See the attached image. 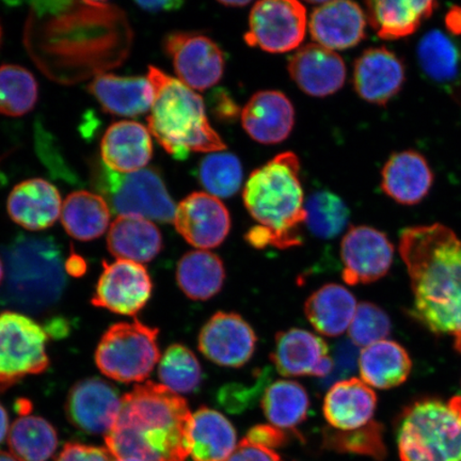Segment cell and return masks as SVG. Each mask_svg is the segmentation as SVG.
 I'll return each mask as SVG.
<instances>
[{
	"instance_id": "35",
	"label": "cell",
	"mask_w": 461,
	"mask_h": 461,
	"mask_svg": "<svg viewBox=\"0 0 461 461\" xmlns=\"http://www.w3.org/2000/svg\"><path fill=\"white\" fill-rule=\"evenodd\" d=\"M265 417L281 429H294L308 417L310 400L301 384L278 380L265 391L261 402Z\"/></svg>"
},
{
	"instance_id": "52",
	"label": "cell",
	"mask_w": 461,
	"mask_h": 461,
	"mask_svg": "<svg viewBox=\"0 0 461 461\" xmlns=\"http://www.w3.org/2000/svg\"><path fill=\"white\" fill-rule=\"evenodd\" d=\"M221 5H226V7H245V5H249V2H221Z\"/></svg>"
},
{
	"instance_id": "7",
	"label": "cell",
	"mask_w": 461,
	"mask_h": 461,
	"mask_svg": "<svg viewBox=\"0 0 461 461\" xmlns=\"http://www.w3.org/2000/svg\"><path fill=\"white\" fill-rule=\"evenodd\" d=\"M95 185L119 216H138L149 221H175L176 206L158 171L118 173L102 166Z\"/></svg>"
},
{
	"instance_id": "37",
	"label": "cell",
	"mask_w": 461,
	"mask_h": 461,
	"mask_svg": "<svg viewBox=\"0 0 461 461\" xmlns=\"http://www.w3.org/2000/svg\"><path fill=\"white\" fill-rule=\"evenodd\" d=\"M38 96L37 80L26 68L14 65L0 67V113L21 117L32 111Z\"/></svg>"
},
{
	"instance_id": "9",
	"label": "cell",
	"mask_w": 461,
	"mask_h": 461,
	"mask_svg": "<svg viewBox=\"0 0 461 461\" xmlns=\"http://www.w3.org/2000/svg\"><path fill=\"white\" fill-rule=\"evenodd\" d=\"M46 332L31 317L13 311L0 314V393L46 371Z\"/></svg>"
},
{
	"instance_id": "23",
	"label": "cell",
	"mask_w": 461,
	"mask_h": 461,
	"mask_svg": "<svg viewBox=\"0 0 461 461\" xmlns=\"http://www.w3.org/2000/svg\"><path fill=\"white\" fill-rule=\"evenodd\" d=\"M62 205L58 189L43 178L20 183L10 193L7 202L10 218L29 230L53 226L61 215Z\"/></svg>"
},
{
	"instance_id": "29",
	"label": "cell",
	"mask_w": 461,
	"mask_h": 461,
	"mask_svg": "<svg viewBox=\"0 0 461 461\" xmlns=\"http://www.w3.org/2000/svg\"><path fill=\"white\" fill-rule=\"evenodd\" d=\"M357 311L356 298L339 285L321 286L304 303V313L314 330L326 337H339L348 330Z\"/></svg>"
},
{
	"instance_id": "21",
	"label": "cell",
	"mask_w": 461,
	"mask_h": 461,
	"mask_svg": "<svg viewBox=\"0 0 461 461\" xmlns=\"http://www.w3.org/2000/svg\"><path fill=\"white\" fill-rule=\"evenodd\" d=\"M241 123L253 140L262 144L285 141L295 123L293 104L282 92L259 91L241 112Z\"/></svg>"
},
{
	"instance_id": "43",
	"label": "cell",
	"mask_w": 461,
	"mask_h": 461,
	"mask_svg": "<svg viewBox=\"0 0 461 461\" xmlns=\"http://www.w3.org/2000/svg\"><path fill=\"white\" fill-rule=\"evenodd\" d=\"M264 380H267V375L265 376L261 375V377L252 387H247L243 384L224 385L218 393L219 402L230 412L240 413L244 411L251 406L252 402L257 401Z\"/></svg>"
},
{
	"instance_id": "3",
	"label": "cell",
	"mask_w": 461,
	"mask_h": 461,
	"mask_svg": "<svg viewBox=\"0 0 461 461\" xmlns=\"http://www.w3.org/2000/svg\"><path fill=\"white\" fill-rule=\"evenodd\" d=\"M148 79L154 89L149 131L167 153L184 160L190 153L227 149L210 124L203 99L194 90L155 67L149 68Z\"/></svg>"
},
{
	"instance_id": "50",
	"label": "cell",
	"mask_w": 461,
	"mask_h": 461,
	"mask_svg": "<svg viewBox=\"0 0 461 461\" xmlns=\"http://www.w3.org/2000/svg\"><path fill=\"white\" fill-rule=\"evenodd\" d=\"M86 270L85 259L72 253L66 263V272L74 276H83Z\"/></svg>"
},
{
	"instance_id": "41",
	"label": "cell",
	"mask_w": 461,
	"mask_h": 461,
	"mask_svg": "<svg viewBox=\"0 0 461 461\" xmlns=\"http://www.w3.org/2000/svg\"><path fill=\"white\" fill-rule=\"evenodd\" d=\"M244 172L240 160L224 151L206 155L199 167V180L207 194L216 198L232 197L241 187Z\"/></svg>"
},
{
	"instance_id": "24",
	"label": "cell",
	"mask_w": 461,
	"mask_h": 461,
	"mask_svg": "<svg viewBox=\"0 0 461 461\" xmlns=\"http://www.w3.org/2000/svg\"><path fill=\"white\" fill-rule=\"evenodd\" d=\"M377 408V395L358 378H348L331 385L322 411L327 422L338 430H354L371 422Z\"/></svg>"
},
{
	"instance_id": "17",
	"label": "cell",
	"mask_w": 461,
	"mask_h": 461,
	"mask_svg": "<svg viewBox=\"0 0 461 461\" xmlns=\"http://www.w3.org/2000/svg\"><path fill=\"white\" fill-rule=\"evenodd\" d=\"M120 409L117 390L100 378H86L75 384L66 405L68 418L75 428L103 436L113 429Z\"/></svg>"
},
{
	"instance_id": "32",
	"label": "cell",
	"mask_w": 461,
	"mask_h": 461,
	"mask_svg": "<svg viewBox=\"0 0 461 461\" xmlns=\"http://www.w3.org/2000/svg\"><path fill=\"white\" fill-rule=\"evenodd\" d=\"M236 430L221 412L207 407L193 414L190 456L194 461H224L233 453Z\"/></svg>"
},
{
	"instance_id": "56",
	"label": "cell",
	"mask_w": 461,
	"mask_h": 461,
	"mask_svg": "<svg viewBox=\"0 0 461 461\" xmlns=\"http://www.w3.org/2000/svg\"><path fill=\"white\" fill-rule=\"evenodd\" d=\"M113 461H126V460L114 459Z\"/></svg>"
},
{
	"instance_id": "4",
	"label": "cell",
	"mask_w": 461,
	"mask_h": 461,
	"mask_svg": "<svg viewBox=\"0 0 461 461\" xmlns=\"http://www.w3.org/2000/svg\"><path fill=\"white\" fill-rule=\"evenodd\" d=\"M299 173L296 155L281 153L253 171L244 187L246 209L267 230L270 246L280 249L302 244L305 202Z\"/></svg>"
},
{
	"instance_id": "18",
	"label": "cell",
	"mask_w": 461,
	"mask_h": 461,
	"mask_svg": "<svg viewBox=\"0 0 461 461\" xmlns=\"http://www.w3.org/2000/svg\"><path fill=\"white\" fill-rule=\"evenodd\" d=\"M405 66L387 48H372L361 54L354 67V86L361 99L384 106L402 90Z\"/></svg>"
},
{
	"instance_id": "26",
	"label": "cell",
	"mask_w": 461,
	"mask_h": 461,
	"mask_svg": "<svg viewBox=\"0 0 461 461\" xmlns=\"http://www.w3.org/2000/svg\"><path fill=\"white\" fill-rule=\"evenodd\" d=\"M88 90L106 113L120 117H137L151 111L154 89L148 77H97Z\"/></svg>"
},
{
	"instance_id": "10",
	"label": "cell",
	"mask_w": 461,
	"mask_h": 461,
	"mask_svg": "<svg viewBox=\"0 0 461 461\" xmlns=\"http://www.w3.org/2000/svg\"><path fill=\"white\" fill-rule=\"evenodd\" d=\"M307 9L295 0H264L253 5L245 34L252 48L281 54L296 50L307 32Z\"/></svg>"
},
{
	"instance_id": "12",
	"label": "cell",
	"mask_w": 461,
	"mask_h": 461,
	"mask_svg": "<svg viewBox=\"0 0 461 461\" xmlns=\"http://www.w3.org/2000/svg\"><path fill=\"white\" fill-rule=\"evenodd\" d=\"M103 268L92 304L128 316L146 307L153 285L143 265L117 259L113 263L104 261Z\"/></svg>"
},
{
	"instance_id": "47",
	"label": "cell",
	"mask_w": 461,
	"mask_h": 461,
	"mask_svg": "<svg viewBox=\"0 0 461 461\" xmlns=\"http://www.w3.org/2000/svg\"><path fill=\"white\" fill-rule=\"evenodd\" d=\"M224 461H282V459L273 449L252 445L244 439Z\"/></svg>"
},
{
	"instance_id": "2",
	"label": "cell",
	"mask_w": 461,
	"mask_h": 461,
	"mask_svg": "<svg viewBox=\"0 0 461 461\" xmlns=\"http://www.w3.org/2000/svg\"><path fill=\"white\" fill-rule=\"evenodd\" d=\"M193 413L187 402L163 384H138L121 399L113 428L105 436L114 459L185 461L192 445Z\"/></svg>"
},
{
	"instance_id": "42",
	"label": "cell",
	"mask_w": 461,
	"mask_h": 461,
	"mask_svg": "<svg viewBox=\"0 0 461 461\" xmlns=\"http://www.w3.org/2000/svg\"><path fill=\"white\" fill-rule=\"evenodd\" d=\"M349 339L358 348L384 341L391 332L387 313L372 303H361L349 327Z\"/></svg>"
},
{
	"instance_id": "55",
	"label": "cell",
	"mask_w": 461,
	"mask_h": 461,
	"mask_svg": "<svg viewBox=\"0 0 461 461\" xmlns=\"http://www.w3.org/2000/svg\"><path fill=\"white\" fill-rule=\"evenodd\" d=\"M0 40H2V27H0Z\"/></svg>"
},
{
	"instance_id": "20",
	"label": "cell",
	"mask_w": 461,
	"mask_h": 461,
	"mask_svg": "<svg viewBox=\"0 0 461 461\" xmlns=\"http://www.w3.org/2000/svg\"><path fill=\"white\" fill-rule=\"evenodd\" d=\"M288 72L305 95L316 97L336 94L346 79L343 58L316 43L304 45L291 57Z\"/></svg>"
},
{
	"instance_id": "46",
	"label": "cell",
	"mask_w": 461,
	"mask_h": 461,
	"mask_svg": "<svg viewBox=\"0 0 461 461\" xmlns=\"http://www.w3.org/2000/svg\"><path fill=\"white\" fill-rule=\"evenodd\" d=\"M108 449L80 443H68L56 461H113Z\"/></svg>"
},
{
	"instance_id": "15",
	"label": "cell",
	"mask_w": 461,
	"mask_h": 461,
	"mask_svg": "<svg viewBox=\"0 0 461 461\" xmlns=\"http://www.w3.org/2000/svg\"><path fill=\"white\" fill-rule=\"evenodd\" d=\"M173 223L188 244L203 250L221 246L230 230L227 207L207 193L187 195L177 205Z\"/></svg>"
},
{
	"instance_id": "31",
	"label": "cell",
	"mask_w": 461,
	"mask_h": 461,
	"mask_svg": "<svg viewBox=\"0 0 461 461\" xmlns=\"http://www.w3.org/2000/svg\"><path fill=\"white\" fill-rule=\"evenodd\" d=\"M417 56L425 77L454 94L461 85L460 46L448 34L434 29L420 40Z\"/></svg>"
},
{
	"instance_id": "44",
	"label": "cell",
	"mask_w": 461,
	"mask_h": 461,
	"mask_svg": "<svg viewBox=\"0 0 461 461\" xmlns=\"http://www.w3.org/2000/svg\"><path fill=\"white\" fill-rule=\"evenodd\" d=\"M359 350L351 341L339 342L334 350L333 370L325 379H322L324 385L334 384L341 380L348 379L350 374H353L357 366L359 365Z\"/></svg>"
},
{
	"instance_id": "40",
	"label": "cell",
	"mask_w": 461,
	"mask_h": 461,
	"mask_svg": "<svg viewBox=\"0 0 461 461\" xmlns=\"http://www.w3.org/2000/svg\"><path fill=\"white\" fill-rule=\"evenodd\" d=\"M158 377L161 384L175 393H192L202 382L201 365L185 346L171 345L159 361Z\"/></svg>"
},
{
	"instance_id": "22",
	"label": "cell",
	"mask_w": 461,
	"mask_h": 461,
	"mask_svg": "<svg viewBox=\"0 0 461 461\" xmlns=\"http://www.w3.org/2000/svg\"><path fill=\"white\" fill-rule=\"evenodd\" d=\"M103 165L118 173L144 169L153 155L151 132L135 121H120L109 126L101 142Z\"/></svg>"
},
{
	"instance_id": "30",
	"label": "cell",
	"mask_w": 461,
	"mask_h": 461,
	"mask_svg": "<svg viewBox=\"0 0 461 461\" xmlns=\"http://www.w3.org/2000/svg\"><path fill=\"white\" fill-rule=\"evenodd\" d=\"M358 367L363 382L374 388L388 390L406 382L412 370V361L401 344L384 339L361 351Z\"/></svg>"
},
{
	"instance_id": "49",
	"label": "cell",
	"mask_w": 461,
	"mask_h": 461,
	"mask_svg": "<svg viewBox=\"0 0 461 461\" xmlns=\"http://www.w3.org/2000/svg\"><path fill=\"white\" fill-rule=\"evenodd\" d=\"M447 31L455 36L461 34V8L453 7L449 9L445 19Z\"/></svg>"
},
{
	"instance_id": "25",
	"label": "cell",
	"mask_w": 461,
	"mask_h": 461,
	"mask_svg": "<svg viewBox=\"0 0 461 461\" xmlns=\"http://www.w3.org/2000/svg\"><path fill=\"white\" fill-rule=\"evenodd\" d=\"M434 173L422 154L408 149L392 155L382 172L385 194L402 205H416L430 192Z\"/></svg>"
},
{
	"instance_id": "11",
	"label": "cell",
	"mask_w": 461,
	"mask_h": 461,
	"mask_svg": "<svg viewBox=\"0 0 461 461\" xmlns=\"http://www.w3.org/2000/svg\"><path fill=\"white\" fill-rule=\"evenodd\" d=\"M177 79L190 89L204 91L221 79L226 60L209 37L194 32H172L164 40Z\"/></svg>"
},
{
	"instance_id": "36",
	"label": "cell",
	"mask_w": 461,
	"mask_h": 461,
	"mask_svg": "<svg viewBox=\"0 0 461 461\" xmlns=\"http://www.w3.org/2000/svg\"><path fill=\"white\" fill-rule=\"evenodd\" d=\"M8 443L19 461H48L56 452L58 437L45 419L23 416L11 426Z\"/></svg>"
},
{
	"instance_id": "33",
	"label": "cell",
	"mask_w": 461,
	"mask_h": 461,
	"mask_svg": "<svg viewBox=\"0 0 461 461\" xmlns=\"http://www.w3.org/2000/svg\"><path fill=\"white\" fill-rule=\"evenodd\" d=\"M111 216V206L102 195L78 190L63 202L61 222L73 239L89 241L106 232Z\"/></svg>"
},
{
	"instance_id": "34",
	"label": "cell",
	"mask_w": 461,
	"mask_h": 461,
	"mask_svg": "<svg viewBox=\"0 0 461 461\" xmlns=\"http://www.w3.org/2000/svg\"><path fill=\"white\" fill-rule=\"evenodd\" d=\"M177 285L193 301H209L217 295L226 280L223 262L214 253L194 250L186 253L176 269Z\"/></svg>"
},
{
	"instance_id": "54",
	"label": "cell",
	"mask_w": 461,
	"mask_h": 461,
	"mask_svg": "<svg viewBox=\"0 0 461 461\" xmlns=\"http://www.w3.org/2000/svg\"><path fill=\"white\" fill-rule=\"evenodd\" d=\"M4 276H5V267H4V263L2 261V258H0V285H2Z\"/></svg>"
},
{
	"instance_id": "13",
	"label": "cell",
	"mask_w": 461,
	"mask_h": 461,
	"mask_svg": "<svg viewBox=\"0 0 461 461\" xmlns=\"http://www.w3.org/2000/svg\"><path fill=\"white\" fill-rule=\"evenodd\" d=\"M343 279L349 285H368L388 274L394 246L379 230L351 227L341 244Z\"/></svg>"
},
{
	"instance_id": "5",
	"label": "cell",
	"mask_w": 461,
	"mask_h": 461,
	"mask_svg": "<svg viewBox=\"0 0 461 461\" xmlns=\"http://www.w3.org/2000/svg\"><path fill=\"white\" fill-rule=\"evenodd\" d=\"M5 301L41 312L59 301L67 285L66 264L54 239L21 235L4 252Z\"/></svg>"
},
{
	"instance_id": "38",
	"label": "cell",
	"mask_w": 461,
	"mask_h": 461,
	"mask_svg": "<svg viewBox=\"0 0 461 461\" xmlns=\"http://www.w3.org/2000/svg\"><path fill=\"white\" fill-rule=\"evenodd\" d=\"M322 445L330 451L362 455L378 461H383L388 454L384 426L376 420L354 430L325 429Z\"/></svg>"
},
{
	"instance_id": "45",
	"label": "cell",
	"mask_w": 461,
	"mask_h": 461,
	"mask_svg": "<svg viewBox=\"0 0 461 461\" xmlns=\"http://www.w3.org/2000/svg\"><path fill=\"white\" fill-rule=\"evenodd\" d=\"M247 441L258 447L274 449L284 447L288 441V435L285 429L270 425H257L248 431Z\"/></svg>"
},
{
	"instance_id": "1",
	"label": "cell",
	"mask_w": 461,
	"mask_h": 461,
	"mask_svg": "<svg viewBox=\"0 0 461 461\" xmlns=\"http://www.w3.org/2000/svg\"><path fill=\"white\" fill-rule=\"evenodd\" d=\"M400 253L411 276V314L461 354V240L441 223L402 230Z\"/></svg>"
},
{
	"instance_id": "8",
	"label": "cell",
	"mask_w": 461,
	"mask_h": 461,
	"mask_svg": "<svg viewBox=\"0 0 461 461\" xmlns=\"http://www.w3.org/2000/svg\"><path fill=\"white\" fill-rule=\"evenodd\" d=\"M158 330L140 321L118 322L104 333L95 353L97 367L115 382L141 383L160 360Z\"/></svg>"
},
{
	"instance_id": "48",
	"label": "cell",
	"mask_w": 461,
	"mask_h": 461,
	"mask_svg": "<svg viewBox=\"0 0 461 461\" xmlns=\"http://www.w3.org/2000/svg\"><path fill=\"white\" fill-rule=\"evenodd\" d=\"M142 10L149 11V13H165V11L177 10L181 7V2H140L137 3Z\"/></svg>"
},
{
	"instance_id": "51",
	"label": "cell",
	"mask_w": 461,
	"mask_h": 461,
	"mask_svg": "<svg viewBox=\"0 0 461 461\" xmlns=\"http://www.w3.org/2000/svg\"><path fill=\"white\" fill-rule=\"evenodd\" d=\"M9 430V418L5 409L0 403V443H3Z\"/></svg>"
},
{
	"instance_id": "53",
	"label": "cell",
	"mask_w": 461,
	"mask_h": 461,
	"mask_svg": "<svg viewBox=\"0 0 461 461\" xmlns=\"http://www.w3.org/2000/svg\"><path fill=\"white\" fill-rule=\"evenodd\" d=\"M0 461H19L17 460L13 454L5 453L4 451H0Z\"/></svg>"
},
{
	"instance_id": "16",
	"label": "cell",
	"mask_w": 461,
	"mask_h": 461,
	"mask_svg": "<svg viewBox=\"0 0 461 461\" xmlns=\"http://www.w3.org/2000/svg\"><path fill=\"white\" fill-rule=\"evenodd\" d=\"M272 361L276 371L286 377L325 379L333 370V359L324 339L298 328L276 334Z\"/></svg>"
},
{
	"instance_id": "28",
	"label": "cell",
	"mask_w": 461,
	"mask_h": 461,
	"mask_svg": "<svg viewBox=\"0 0 461 461\" xmlns=\"http://www.w3.org/2000/svg\"><path fill=\"white\" fill-rule=\"evenodd\" d=\"M437 5L431 0H374L366 3L367 20L379 38L402 39L416 32Z\"/></svg>"
},
{
	"instance_id": "39",
	"label": "cell",
	"mask_w": 461,
	"mask_h": 461,
	"mask_svg": "<svg viewBox=\"0 0 461 461\" xmlns=\"http://www.w3.org/2000/svg\"><path fill=\"white\" fill-rule=\"evenodd\" d=\"M304 211L310 232L321 240L337 238L348 224L350 214L344 201L327 190L311 194Z\"/></svg>"
},
{
	"instance_id": "6",
	"label": "cell",
	"mask_w": 461,
	"mask_h": 461,
	"mask_svg": "<svg viewBox=\"0 0 461 461\" xmlns=\"http://www.w3.org/2000/svg\"><path fill=\"white\" fill-rule=\"evenodd\" d=\"M401 461H461V397L411 403L396 426Z\"/></svg>"
},
{
	"instance_id": "27",
	"label": "cell",
	"mask_w": 461,
	"mask_h": 461,
	"mask_svg": "<svg viewBox=\"0 0 461 461\" xmlns=\"http://www.w3.org/2000/svg\"><path fill=\"white\" fill-rule=\"evenodd\" d=\"M107 246L109 252L118 259L147 263L163 249V236L148 219L121 215L109 228Z\"/></svg>"
},
{
	"instance_id": "14",
	"label": "cell",
	"mask_w": 461,
	"mask_h": 461,
	"mask_svg": "<svg viewBox=\"0 0 461 461\" xmlns=\"http://www.w3.org/2000/svg\"><path fill=\"white\" fill-rule=\"evenodd\" d=\"M199 349L207 359L226 367H240L252 358L257 336L239 314L218 312L202 328Z\"/></svg>"
},
{
	"instance_id": "19",
	"label": "cell",
	"mask_w": 461,
	"mask_h": 461,
	"mask_svg": "<svg viewBox=\"0 0 461 461\" xmlns=\"http://www.w3.org/2000/svg\"><path fill=\"white\" fill-rule=\"evenodd\" d=\"M366 19L360 5L346 0L325 2L313 10L309 21L316 44L331 50L354 48L366 38Z\"/></svg>"
}]
</instances>
